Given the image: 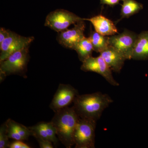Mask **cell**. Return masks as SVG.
I'll return each mask as SVG.
<instances>
[{
	"label": "cell",
	"instance_id": "obj_1",
	"mask_svg": "<svg viewBox=\"0 0 148 148\" xmlns=\"http://www.w3.org/2000/svg\"><path fill=\"white\" fill-rule=\"evenodd\" d=\"M114 100L108 94L97 92L79 95L75 98L73 106L80 118L89 119L97 121L103 111Z\"/></svg>",
	"mask_w": 148,
	"mask_h": 148
},
{
	"label": "cell",
	"instance_id": "obj_2",
	"mask_svg": "<svg viewBox=\"0 0 148 148\" xmlns=\"http://www.w3.org/2000/svg\"><path fill=\"white\" fill-rule=\"evenodd\" d=\"M51 122L56 130L58 140L67 148L75 145L74 136L79 119L73 107L66 108L57 111Z\"/></svg>",
	"mask_w": 148,
	"mask_h": 148
},
{
	"label": "cell",
	"instance_id": "obj_3",
	"mask_svg": "<svg viewBox=\"0 0 148 148\" xmlns=\"http://www.w3.org/2000/svg\"><path fill=\"white\" fill-rule=\"evenodd\" d=\"M29 47L15 51L6 59L1 61V78L9 75H24L29 61Z\"/></svg>",
	"mask_w": 148,
	"mask_h": 148
},
{
	"label": "cell",
	"instance_id": "obj_4",
	"mask_svg": "<svg viewBox=\"0 0 148 148\" xmlns=\"http://www.w3.org/2000/svg\"><path fill=\"white\" fill-rule=\"evenodd\" d=\"M96 122L93 120L80 118L74 133L75 148L95 147Z\"/></svg>",
	"mask_w": 148,
	"mask_h": 148
},
{
	"label": "cell",
	"instance_id": "obj_5",
	"mask_svg": "<svg viewBox=\"0 0 148 148\" xmlns=\"http://www.w3.org/2000/svg\"><path fill=\"white\" fill-rule=\"evenodd\" d=\"M81 20L84 21V18L77 16L69 11L58 9L48 14L45 25L60 33L68 29L72 24H75Z\"/></svg>",
	"mask_w": 148,
	"mask_h": 148
},
{
	"label": "cell",
	"instance_id": "obj_6",
	"mask_svg": "<svg viewBox=\"0 0 148 148\" xmlns=\"http://www.w3.org/2000/svg\"><path fill=\"white\" fill-rule=\"evenodd\" d=\"M138 35L125 30L121 34L109 37V45L122 53L126 59H132Z\"/></svg>",
	"mask_w": 148,
	"mask_h": 148
},
{
	"label": "cell",
	"instance_id": "obj_7",
	"mask_svg": "<svg viewBox=\"0 0 148 148\" xmlns=\"http://www.w3.org/2000/svg\"><path fill=\"white\" fill-rule=\"evenodd\" d=\"M34 40V37H24L10 31L8 36L0 44V62L6 59L15 51L29 47Z\"/></svg>",
	"mask_w": 148,
	"mask_h": 148
},
{
	"label": "cell",
	"instance_id": "obj_8",
	"mask_svg": "<svg viewBox=\"0 0 148 148\" xmlns=\"http://www.w3.org/2000/svg\"><path fill=\"white\" fill-rule=\"evenodd\" d=\"M79 95L78 90L71 85L60 84L50 105L54 112L69 107Z\"/></svg>",
	"mask_w": 148,
	"mask_h": 148
},
{
	"label": "cell",
	"instance_id": "obj_9",
	"mask_svg": "<svg viewBox=\"0 0 148 148\" xmlns=\"http://www.w3.org/2000/svg\"><path fill=\"white\" fill-rule=\"evenodd\" d=\"M85 28L84 20L78 21L74 24L72 29L60 32L57 37V41L64 47L74 49L77 44L85 37Z\"/></svg>",
	"mask_w": 148,
	"mask_h": 148
},
{
	"label": "cell",
	"instance_id": "obj_10",
	"mask_svg": "<svg viewBox=\"0 0 148 148\" xmlns=\"http://www.w3.org/2000/svg\"><path fill=\"white\" fill-rule=\"evenodd\" d=\"M84 21H90L95 31L104 36H112L118 34L115 24L106 16L100 14L90 18H84Z\"/></svg>",
	"mask_w": 148,
	"mask_h": 148
},
{
	"label": "cell",
	"instance_id": "obj_11",
	"mask_svg": "<svg viewBox=\"0 0 148 148\" xmlns=\"http://www.w3.org/2000/svg\"><path fill=\"white\" fill-rule=\"evenodd\" d=\"M100 55L112 71L116 73L121 71L125 61L127 60L122 53L110 46L101 52Z\"/></svg>",
	"mask_w": 148,
	"mask_h": 148
},
{
	"label": "cell",
	"instance_id": "obj_12",
	"mask_svg": "<svg viewBox=\"0 0 148 148\" xmlns=\"http://www.w3.org/2000/svg\"><path fill=\"white\" fill-rule=\"evenodd\" d=\"M132 59L136 60L148 59V31L138 35L132 53Z\"/></svg>",
	"mask_w": 148,
	"mask_h": 148
},
{
	"label": "cell",
	"instance_id": "obj_13",
	"mask_svg": "<svg viewBox=\"0 0 148 148\" xmlns=\"http://www.w3.org/2000/svg\"><path fill=\"white\" fill-rule=\"evenodd\" d=\"M74 49L76 51L80 61L82 62L92 56V51H94L89 37H86L77 44Z\"/></svg>",
	"mask_w": 148,
	"mask_h": 148
},
{
	"label": "cell",
	"instance_id": "obj_14",
	"mask_svg": "<svg viewBox=\"0 0 148 148\" xmlns=\"http://www.w3.org/2000/svg\"><path fill=\"white\" fill-rule=\"evenodd\" d=\"M122 1L121 10V18L119 21L123 18H128L138 13L143 8V5L135 0H123Z\"/></svg>",
	"mask_w": 148,
	"mask_h": 148
},
{
	"label": "cell",
	"instance_id": "obj_15",
	"mask_svg": "<svg viewBox=\"0 0 148 148\" xmlns=\"http://www.w3.org/2000/svg\"><path fill=\"white\" fill-rule=\"evenodd\" d=\"M89 38L92 43L93 50L97 52H101L109 46V37L101 35L96 32H90Z\"/></svg>",
	"mask_w": 148,
	"mask_h": 148
},
{
	"label": "cell",
	"instance_id": "obj_16",
	"mask_svg": "<svg viewBox=\"0 0 148 148\" xmlns=\"http://www.w3.org/2000/svg\"><path fill=\"white\" fill-rule=\"evenodd\" d=\"M99 68H100V73L105 79L111 85L115 86H118L119 85V84L117 82L113 77L112 74V71L110 68L106 64V61L102 58L101 55L97 57Z\"/></svg>",
	"mask_w": 148,
	"mask_h": 148
},
{
	"label": "cell",
	"instance_id": "obj_17",
	"mask_svg": "<svg viewBox=\"0 0 148 148\" xmlns=\"http://www.w3.org/2000/svg\"><path fill=\"white\" fill-rule=\"evenodd\" d=\"M81 69L85 72H92L100 73V68L97 57L92 56L82 62Z\"/></svg>",
	"mask_w": 148,
	"mask_h": 148
},
{
	"label": "cell",
	"instance_id": "obj_18",
	"mask_svg": "<svg viewBox=\"0 0 148 148\" xmlns=\"http://www.w3.org/2000/svg\"><path fill=\"white\" fill-rule=\"evenodd\" d=\"M32 133V136L36 139H42L49 140L46 130L45 126V122L38 123L34 126L29 127Z\"/></svg>",
	"mask_w": 148,
	"mask_h": 148
},
{
	"label": "cell",
	"instance_id": "obj_19",
	"mask_svg": "<svg viewBox=\"0 0 148 148\" xmlns=\"http://www.w3.org/2000/svg\"><path fill=\"white\" fill-rule=\"evenodd\" d=\"M9 119L16 131L24 140H27L30 136L32 135V132L29 127H27L23 125L14 121L13 120Z\"/></svg>",
	"mask_w": 148,
	"mask_h": 148
},
{
	"label": "cell",
	"instance_id": "obj_20",
	"mask_svg": "<svg viewBox=\"0 0 148 148\" xmlns=\"http://www.w3.org/2000/svg\"><path fill=\"white\" fill-rule=\"evenodd\" d=\"M7 132V125L6 122L3 123L0 127V148L9 147L10 143L9 141Z\"/></svg>",
	"mask_w": 148,
	"mask_h": 148
},
{
	"label": "cell",
	"instance_id": "obj_21",
	"mask_svg": "<svg viewBox=\"0 0 148 148\" xmlns=\"http://www.w3.org/2000/svg\"><path fill=\"white\" fill-rule=\"evenodd\" d=\"M45 126L49 141L53 144H57L58 143V139L56 137V130L52 123L51 121L49 122H45Z\"/></svg>",
	"mask_w": 148,
	"mask_h": 148
},
{
	"label": "cell",
	"instance_id": "obj_22",
	"mask_svg": "<svg viewBox=\"0 0 148 148\" xmlns=\"http://www.w3.org/2000/svg\"><path fill=\"white\" fill-rule=\"evenodd\" d=\"M7 125L8 135L9 138L17 141H24L22 137L16 131L13 125L8 119L5 122Z\"/></svg>",
	"mask_w": 148,
	"mask_h": 148
},
{
	"label": "cell",
	"instance_id": "obj_23",
	"mask_svg": "<svg viewBox=\"0 0 148 148\" xmlns=\"http://www.w3.org/2000/svg\"><path fill=\"white\" fill-rule=\"evenodd\" d=\"M10 148H30L27 144L23 143L22 141H17L15 140L14 142L10 143Z\"/></svg>",
	"mask_w": 148,
	"mask_h": 148
},
{
	"label": "cell",
	"instance_id": "obj_24",
	"mask_svg": "<svg viewBox=\"0 0 148 148\" xmlns=\"http://www.w3.org/2000/svg\"><path fill=\"white\" fill-rule=\"evenodd\" d=\"M37 141L41 148H53L52 142L48 140H43L42 139H37Z\"/></svg>",
	"mask_w": 148,
	"mask_h": 148
},
{
	"label": "cell",
	"instance_id": "obj_25",
	"mask_svg": "<svg viewBox=\"0 0 148 148\" xmlns=\"http://www.w3.org/2000/svg\"><path fill=\"white\" fill-rule=\"evenodd\" d=\"M10 31L8 30H6L3 28H1L0 29V44L5 40L10 33Z\"/></svg>",
	"mask_w": 148,
	"mask_h": 148
},
{
	"label": "cell",
	"instance_id": "obj_26",
	"mask_svg": "<svg viewBox=\"0 0 148 148\" xmlns=\"http://www.w3.org/2000/svg\"><path fill=\"white\" fill-rule=\"evenodd\" d=\"M121 1L123 0H101V3L113 7L119 4Z\"/></svg>",
	"mask_w": 148,
	"mask_h": 148
}]
</instances>
